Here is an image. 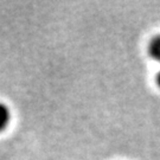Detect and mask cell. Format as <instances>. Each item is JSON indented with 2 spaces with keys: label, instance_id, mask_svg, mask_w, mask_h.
Returning <instances> with one entry per match:
<instances>
[{
  "label": "cell",
  "instance_id": "1",
  "mask_svg": "<svg viewBox=\"0 0 160 160\" xmlns=\"http://www.w3.org/2000/svg\"><path fill=\"white\" fill-rule=\"evenodd\" d=\"M12 119V113L10 107L4 102H0V133L6 131L10 126Z\"/></svg>",
  "mask_w": 160,
  "mask_h": 160
},
{
  "label": "cell",
  "instance_id": "2",
  "mask_svg": "<svg viewBox=\"0 0 160 160\" xmlns=\"http://www.w3.org/2000/svg\"><path fill=\"white\" fill-rule=\"evenodd\" d=\"M148 52L151 57L160 63V34L155 36L151 39L148 45Z\"/></svg>",
  "mask_w": 160,
  "mask_h": 160
},
{
  "label": "cell",
  "instance_id": "3",
  "mask_svg": "<svg viewBox=\"0 0 160 160\" xmlns=\"http://www.w3.org/2000/svg\"><path fill=\"white\" fill-rule=\"evenodd\" d=\"M157 84H158V87L160 88V71L158 72V75H157Z\"/></svg>",
  "mask_w": 160,
  "mask_h": 160
}]
</instances>
